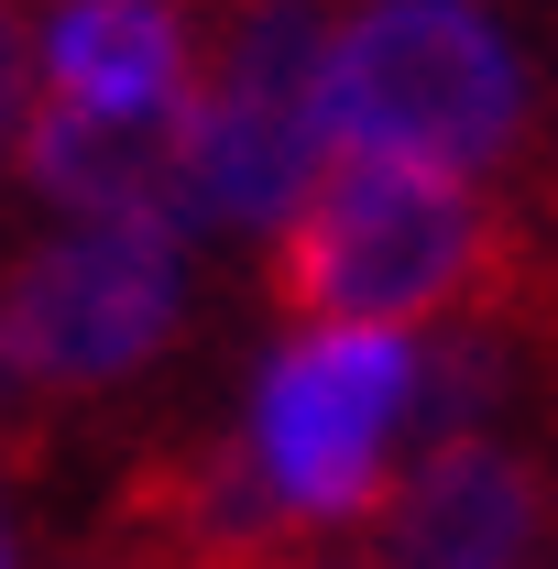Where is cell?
<instances>
[{
  "label": "cell",
  "instance_id": "obj_1",
  "mask_svg": "<svg viewBox=\"0 0 558 569\" xmlns=\"http://www.w3.org/2000/svg\"><path fill=\"white\" fill-rule=\"evenodd\" d=\"M263 296L307 329H460L515 318L537 296L526 230L471 176L395 164V153H318L307 198L263 230Z\"/></svg>",
  "mask_w": 558,
  "mask_h": 569
},
{
  "label": "cell",
  "instance_id": "obj_2",
  "mask_svg": "<svg viewBox=\"0 0 558 569\" xmlns=\"http://www.w3.org/2000/svg\"><path fill=\"white\" fill-rule=\"evenodd\" d=\"M318 142L482 176L526 142V56L482 0H361L318 56Z\"/></svg>",
  "mask_w": 558,
  "mask_h": 569
},
{
  "label": "cell",
  "instance_id": "obj_3",
  "mask_svg": "<svg viewBox=\"0 0 558 569\" xmlns=\"http://www.w3.org/2000/svg\"><path fill=\"white\" fill-rule=\"evenodd\" d=\"M318 56H329V11L318 0H219L198 88H187V176L198 219L230 230H275L307 176H318Z\"/></svg>",
  "mask_w": 558,
  "mask_h": 569
},
{
  "label": "cell",
  "instance_id": "obj_4",
  "mask_svg": "<svg viewBox=\"0 0 558 569\" xmlns=\"http://www.w3.org/2000/svg\"><path fill=\"white\" fill-rule=\"evenodd\" d=\"M417 395V340L395 329H307L252 383V460L296 526H350L395 482V438Z\"/></svg>",
  "mask_w": 558,
  "mask_h": 569
},
{
  "label": "cell",
  "instance_id": "obj_5",
  "mask_svg": "<svg viewBox=\"0 0 558 569\" xmlns=\"http://www.w3.org/2000/svg\"><path fill=\"white\" fill-rule=\"evenodd\" d=\"M176 329H187V230H153V219H88L0 284V340L33 372V395L121 383Z\"/></svg>",
  "mask_w": 558,
  "mask_h": 569
},
{
  "label": "cell",
  "instance_id": "obj_6",
  "mask_svg": "<svg viewBox=\"0 0 558 569\" xmlns=\"http://www.w3.org/2000/svg\"><path fill=\"white\" fill-rule=\"evenodd\" d=\"M383 548L395 569H526L537 537H548V471L504 438H427L417 471L383 482Z\"/></svg>",
  "mask_w": 558,
  "mask_h": 569
},
{
  "label": "cell",
  "instance_id": "obj_7",
  "mask_svg": "<svg viewBox=\"0 0 558 569\" xmlns=\"http://www.w3.org/2000/svg\"><path fill=\"white\" fill-rule=\"evenodd\" d=\"M22 176L77 219H153L187 230L198 219V176H187V99L176 110H77V99H33L22 121Z\"/></svg>",
  "mask_w": 558,
  "mask_h": 569
},
{
  "label": "cell",
  "instance_id": "obj_8",
  "mask_svg": "<svg viewBox=\"0 0 558 569\" xmlns=\"http://www.w3.org/2000/svg\"><path fill=\"white\" fill-rule=\"evenodd\" d=\"M33 88H44V67H33V33H22V11L0 0V153L22 142V121H33Z\"/></svg>",
  "mask_w": 558,
  "mask_h": 569
},
{
  "label": "cell",
  "instance_id": "obj_9",
  "mask_svg": "<svg viewBox=\"0 0 558 569\" xmlns=\"http://www.w3.org/2000/svg\"><path fill=\"white\" fill-rule=\"evenodd\" d=\"M44 395H33V372L11 361V340H0V438H22V417H33Z\"/></svg>",
  "mask_w": 558,
  "mask_h": 569
},
{
  "label": "cell",
  "instance_id": "obj_10",
  "mask_svg": "<svg viewBox=\"0 0 558 569\" xmlns=\"http://www.w3.org/2000/svg\"><path fill=\"white\" fill-rule=\"evenodd\" d=\"M0 569H22V559H11V526H0Z\"/></svg>",
  "mask_w": 558,
  "mask_h": 569
},
{
  "label": "cell",
  "instance_id": "obj_11",
  "mask_svg": "<svg viewBox=\"0 0 558 569\" xmlns=\"http://www.w3.org/2000/svg\"><path fill=\"white\" fill-rule=\"evenodd\" d=\"M275 569H296V559H275Z\"/></svg>",
  "mask_w": 558,
  "mask_h": 569
}]
</instances>
